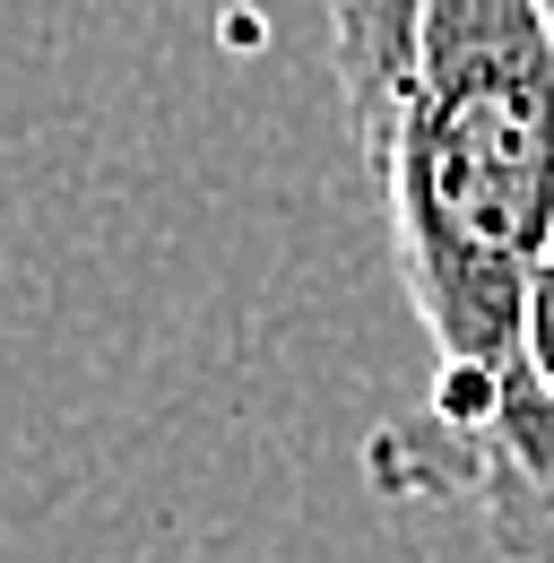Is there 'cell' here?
I'll use <instances>...</instances> for the list:
<instances>
[{
  "instance_id": "1",
  "label": "cell",
  "mask_w": 554,
  "mask_h": 563,
  "mask_svg": "<svg viewBox=\"0 0 554 563\" xmlns=\"http://www.w3.org/2000/svg\"><path fill=\"white\" fill-rule=\"evenodd\" d=\"M390 191V252L442 355L424 408L373 433V486L433 503L538 373L529 303L554 269V0H424L416 78L364 156Z\"/></svg>"
},
{
  "instance_id": "2",
  "label": "cell",
  "mask_w": 554,
  "mask_h": 563,
  "mask_svg": "<svg viewBox=\"0 0 554 563\" xmlns=\"http://www.w3.org/2000/svg\"><path fill=\"white\" fill-rule=\"evenodd\" d=\"M433 503H468L502 563H554V399L538 373L502 399L485 442L451 460Z\"/></svg>"
},
{
  "instance_id": "3",
  "label": "cell",
  "mask_w": 554,
  "mask_h": 563,
  "mask_svg": "<svg viewBox=\"0 0 554 563\" xmlns=\"http://www.w3.org/2000/svg\"><path fill=\"white\" fill-rule=\"evenodd\" d=\"M416 35H424V0H330V62H339L346 131L364 156L381 147L416 78Z\"/></svg>"
},
{
  "instance_id": "4",
  "label": "cell",
  "mask_w": 554,
  "mask_h": 563,
  "mask_svg": "<svg viewBox=\"0 0 554 563\" xmlns=\"http://www.w3.org/2000/svg\"><path fill=\"white\" fill-rule=\"evenodd\" d=\"M529 364H538V382L554 399V269L538 278V303H529Z\"/></svg>"
}]
</instances>
